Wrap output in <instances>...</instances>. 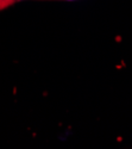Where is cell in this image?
I'll return each mask as SVG.
<instances>
[{
	"label": "cell",
	"mask_w": 132,
	"mask_h": 149,
	"mask_svg": "<svg viewBox=\"0 0 132 149\" xmlns=\"http://www.w3.org/2000/svg\"><path fill=\"white\" fill-rule=\"evenodd\" d=\"M58 1H73V0H58Z\"/></svg>",
	"instance_id": "cell-2"
},
{
	"label": "cell",
	"mask_w": 132,
	"mask_h": 149,
	"mask_svg": "<svg viewBox=\"0 0 132 149\" xmlns=\"http://www.w3.org/2000/svg\"><path fill=\"white\" fill-rule=\"evenodd\" d=\"M20 1H24V0H0V11H4Z\"/></svg>",
	"instance_id": "cell-1"
}]
</instances>
